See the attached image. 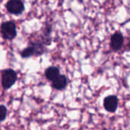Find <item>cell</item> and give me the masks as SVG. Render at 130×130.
Segmentation results:
<instances>
[{
  "label": "cell",
  "mask_w": 130,
  "mask_h": 130,
  "mask_svg": "<svg viewBox=\"0 0 130 130\" xmlns=\"http://www.w3.org/2000/svg\"><path fill=\"white\" fill-rule=\"evenodd\" d=\"M67 78L63 75H59L56 79H54L52 82V86L53 88H55L56 90H63L66 86H67Z\"/></svg>",
  "instance_id": "obj_6"
},
{
  "label": "cell",
  "mask_w": 130,
  "mask_h": 130,
  "mask_svg": "<svg viewBox=\"0 0 130 130\" xmlns=\"http://www.w3.org/2000/svg\"><path fill=\"white\" fill-rule=\"evenodd\" d=\"M29 44L30 46H32L33 48L34 49L35 56H40V55L43 54L46 50V45L43 43V42L41 40H36V41H30L29 43Z\"/></svg>",
  "instance_id": "obj_7"
},
{
  "label": "cell",
  "mask_w": 130,
  "mask_h": 130,
  "mask_svg": "<svg viewBox=\"0 0 130 130\" xmlns=\"http://www.w3.org/2000/svg\"><path fill=\"white\" fill-rule=\"evenodd\" d=\"M1 2H2V0H0V3H1Z\"/></svg>",
  "instance_id": "obj_11"
},
{
  "label": "cell",
  "mask_w": 130,
  "mask_h": 130,
  "mask_svg": "<svg viewBox=\"0 0 130 130\" xmlns=\"http://www.w3.org/2000/svg\"><path fill=\"white\" fill-rule=\"evenodd\" d=\"M7 115V109L4 105L0 106V122L5 120Z\"/></svg>",
  "instance_id": "obj_10"
},
{
  "label": "cell",
  "mask_w": 130,
  "mask_h": 130,
  "mask_svg": "<svg viewBox=\"0 0 130 130\" xmlns=\"http://www.w3.org/2000/svg\"><path fill=\"white\" fill-rule=\"evenodd\" d=\"M5 7L9 13L15 15L21 14L24 11V5L21 0H8Z\"/></svg>",
  "instance_id": "obj_3"
},
{
  "label": "cell",
  "mask_w": 130,
  "mask_h": 130,
  "mask_svg": "<svg viewBox=\"0 0 130 130\" xmlns=\"http://www.w3.org/2000/svg\"><path fill=\"white\" fill-rule=\"evenodd\" d=\"M35 55V52H34V49L33 48L32 46H30V44L28 45L27 47H26L21 53V56L22 58H29L30 56H33Z\"/></svg>",
  "instance_id": "obj_9"
},
{
  "label": "cell",
  "mask_w": 130,
  "mask_h": 130,
  "mask_svg": "<svg viewBox=\"0 0 130 130\" xmlns=\"http://www.w3.org/2000/svg\"><path fill=\"white\" fill-rule=\"evenodd\" d=\"M16 81L17 74L13 69H8L2 72V85L5 89L10 88Z\"/></svg>",
  "instance_id": "obj_2"
},
{
  "label": "cell",
  "mask_w": 130,
  "mask_h": 130,
  "mask_svg": "<svg viewBox=\"0 0 130 130\" xmlns=\"http://www.w3.org/2000/svg\"><path fill=\"white\" fill-rule=\"evenodd\" d=\"M45 75L49 81H53L59 75V69L56 66H50L45 71Z\"/></svg>",
  "instance_id": "obj_8"
},
{
  "label": "cell",
  "mask_w": 130,
  "mask_h": 130,
  "mask_svg": "<svg viewBox=\"0 0 130 130\" xmlns=\"http://www.w3.org/2000/svg\"><path fill=\"white\" fill-rule=\"evenodd\" d=\"M123 43H124V37L123 34L120 32H116L111 36L110 46L113 51L117 52L122 48Z\"/></svg>",
  "instance_id": "obj_4"
},
{
  "label": "cell",
  "mask_w": 130,
  "mask_h": 130,
  "mask_svg": "<svg viewBox=\"0 0 130 130\" xmlns=\"http://www.w3.org/2000/svg\"><path fill=\"white\" fill-rule=\"evenodd\" d=\"M119 100L116 95H110L104 98V107L105 110L110 113H114L118 107Z\"/></svg>",
  "instance_id": "obj_5"
},
{
  "label": "cell",
  "mask_w": 130,
  "mask_h": 130,
  "mask_svg": "<svg viewBox=\"0 0 130 130\" xmlns=\"http://www.w3.org/2000/svg\"><path fill=\"white\" fill-rule=\"evenodd\" d=\"M0 32L2 37L5 40H13L17 35L16 25L13 21H5L1 24Z\"/></svg>",
  "instance_id": "obj_1"
}]
</instances>
